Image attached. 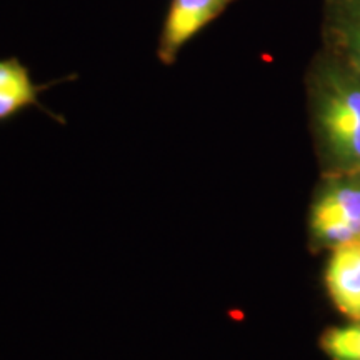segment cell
<instances>
[{
    "instance_id": "cell-1",
    "label": "cell",
    "mask_w": 360,
    "mask_h": 360,
    "mask_svg": "<svg viewBox=\"0 0 360 360\" xmlns=\"http://www.w3.org/2000/svg\"><path fill=\"white\" fill-rule=\"evenodd\" d=\"M310 101L319 143L335 172L360 174V74L339 58L319 62Z\"/></svg>"
},
{
    "instance_id": "cell-2",
    "label": "cell",
    "mask_w": 360,
    "mask_h": 360,
    "mask_svg": "<svg viewBox=\"0 0 360 360\" xmlns=\"http://www.w3.org/2000/svg\"><path fill=\"white\" fill-rule=\"evenodd\" d=\"M310 233L321 245L335 247L360 237V174L335 172L310 210Z\"/></svg>"
},
{
    "instance_id": "cell-3",
    "label": "cell",
    "mask_w": 360,
    "mask_h": 360,
    "mask_svg": "<svg viewBox=\"0 0 360 360\" xmlns=\"http://www.w3.org/2000/svg\"><path fill=\"white\" fill-rule=\"evenodd\" d=\"M237 0H170L157 42V58L172 67L186 45Z\"/></svg>"
},
{
    "instance_id": "cell-4",
    "label": "cell",
    "mask_w": 360,
    "mask_h": 360,
    "mask_svg": "<svg viewBox=\"0 0 360 360\" xmlns=\"http://www.w3.org/2000/svg\"><path fill=\"white\" fill-rule=\"evenodd\" d=\"M326 285L335 307L350 321H360V237L332 247Z\"/></svg>"
},
{
    "instance_id": "cell-5",
    "label": "cell",
    "mask_w": 360,
    "mask_h": 360,
    "mask_svg": "<svg viewBox=\"0 0 360 360\" xmlns=\"http://www.w3.org/2000/svg\"><path fill=\"white\" fill-rule=\"evenodd\" d=\"M52 84H35L30 69L17 57L0 58V124H6L27 109L37 107L57 122L62 117L52 114L40 102V94Z\"/></svg>"
},
{
    "instance_id": "cell-6",
    "label": "cell",
    "mask_w": 360,
    "mask_h": 360,
    "mask_svg": "<svg viewBox=\"0 0 360 360\" xmlns=\"http://www.w3.org/2000/svg\"><path fill=\"white\" fill-rule=\"evenodd\" d=\"M330 32L339 60L360 74V0L332 2Z\"/></svg>"
},
{
    "instance_id": "cell-7",
    "label": "cell",
    "mask_w": 360,
    "mask_h": 360,
    "mask_svg": "<svg viewBox=\"0 0 360 360\" xmlns=\"http://www.w3.org/2000/svg\"><path fill=\"white\" fill-rule=\"evenodd\" d=\"M321 347L332 360H360V321L328 328L321 337Z\"/></svg>"
}]
</instances>
